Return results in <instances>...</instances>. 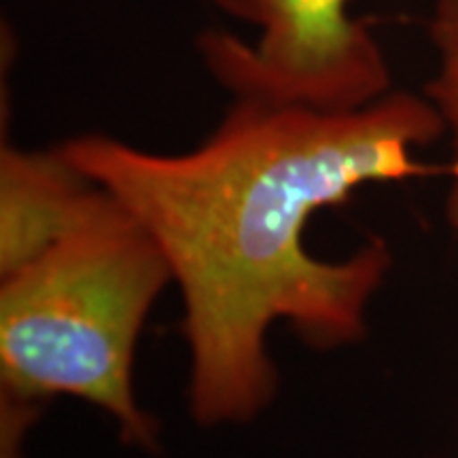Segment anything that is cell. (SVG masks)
<instances>
[{
    "label": "cell",
    "instance_id": "277c9868",
    "mask_svg": "<svg viewBox=\"0 0 458 458\" xmlns=\"http://www.w3.org/2000/svg\"><path fill=\"white\" fill-rule=\"evenodd\" d=\"M106 198L54 147L0 148V276L17 270L88 219Z\"/></svg>",
    "mask_w": 458,
    "mask_h": 458
},
{
    "label": "cell",
    "instance_id": "7a4b0ae2",
    "mask_svg": "<svg viewBox=\"0 0 458 458\" xmlns=\"http://www.w3.org/2000/svg\"><path fill=\"white\" fill-rule=\"evenodd\" d=\"M0 280V458L24 456L62 394L113 416L125 445L157 450L131 380L142 325L172 280L151 233L106 191L81 225Z\"/></svg>",
    "mask_w": 458,
    "mask_h": 458
},
{
    "label": "cell",
    "instance_id": "6da1fadb",
    "mask_svg": "<svg viewBox=\"0 0 458 458\" xmlns=\"http://www.w3.org/2000/svg\"><path fill=\"white\" fill-rule=\"evenodd\" d=\"M445 123L427 96L391 89L354 111L236 98L193 151L165 156L105 134L55 148L151 233L181 286L199 425H244L278 393L267 331L284 320L314 351L363 340L393 255L371 240L342 261L303 246L314 213L369 182L444 174L416 148Z\"/></svg>",
    "mask_w": 458,
    "mask_h": 458
},
{
    "label": "cell",
    "instance_id": "3957f363",
    "mask_svg": "<svg viewBox=\"0 0 458 458\" xmlns=\"http://www.w3.org/2000/svg\"><path fill=\"white\" fill-rule=\"evenodd\" d=\"M259 30L249 45L227 32H204L206 68L233 98L354 111L391 91V68L348 0H210Z\"/></svg>",
    "mask_w": 458,
    "mask_h": 458
},
{
    "label": "cell",
    "instance_id": "5b68a950",
    "mask_svg": "<svg viewBox=\"0 0 458 458\" xmlns=\"http://www.w3.org/2000/svg\"><path fill=\"white\" fill-rule=\"evenodd\" d=\"M428 37L437 51V74L427 83L425 96L442 114L452 139L448 165L450 191L445 198V219L458 232V0H435Z\"/></svg>",
    "mask_w": 458,
    "mask_h": 458
}]
</instances>
